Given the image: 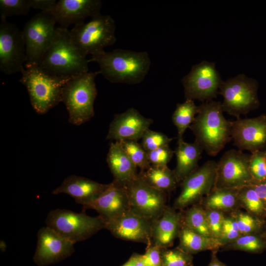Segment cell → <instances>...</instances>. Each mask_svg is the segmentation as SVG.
I'll return each mask as SVG.
<instances>
[{"label": "cell", "instance_id": "obj_1", "mask_svg": "<svg viewBox=\"0 0 266 266\" xmlns=\"http://www.w3.org/2000/svg\"><path fill=\"white\" fill-rule=\"evenodd\" d=\"M90 60L99 65L100 74L114 83L139 84L148 74L151 65L147 52L121 49L103 50L92 56Z\"/></svg>", "mask_w": 266, "mask_h": 266}, {"label": "cell", "instance_id": "obj_2", "mask_svg": "<svg viewBox=\"0 0 266 266\" xmlns=\"http://www.w3.org/2000/svg\"><path fill=\"white\" fill-rule=\"evenodd\" d=\"M220 101H209L198 106V112L189 128L197 143L207 154L216 156L232 139V122L223 115Z\"/></svg>", "mask_w": 266, "mask_h": 266}, {"label": "cell", "instance_id": "obj_3", "mask_svg": "<svg viewBox=\"0 0 266 266\" xmlns=\"http://www.w3.org/2000/svg\"><path fill=\"white\" fill-rule=\"evenodd\" d=\"M91 62L80 53L72 42L67 28L57 27L54 39L41 57L38 66L46 73L72 78L89 71Z\"/></svg>", "mask_w": 266, "mask_h": 266}, {"label": "cell", "instance_id": "obj_4", "mask_svg": "<svg viewBox=\"0 0 266 266\" xmlns=\"http://www.w3.org/2000/svg\"><path fill=\"white\" fill-rule=\"evenodd\" d=\"M19 81L28 92L35 112L44 114L62 101L63 88L70 79L48 74L38 65L24 67Z\"/></svg>", "mask_w": 266, "mask_h": 266}, {"label": "cell", "instance_id": "obj_5", "mask_svg": "<svg viewBox=\"0 0 266 266\" xmlns=\"http://www.w3.org/2000/svg\"><path fill=\"white\" fill-rule=\"evenodd\" d=\"M100 71L86 73L70 79L64 86L62 102L68 113V121L80 126L94 117L97 95L95 78Z\"/></svg>", "mask_w": 266, "mask_h": 266}, {"label": "cell", "instance_id": "obj_6", "mask_svg": "<svg viewBox=\"0 0 266 266\" xmlns=\"http://www.w3.org/2000/svg\"><path fill=\"white\" fill-rule=\"evenodd\" d=\"M114 19L109 15L100 13L87 23L74 25L69 33L80 54L86 58L88 55L92 56L113 45L116 41Z\"/></svg>", "mask_w": 266, "mask_h": 266}, {"label": "cell", "instance_id": "obj_7", "mask_svg": "<svg viewBox=\"0 0 266 266\" xmlns=\"http://www.w3.org/2000/svg\"><path fill=\"white\" fill-rule=\"evenodd\" d=\"M45 223L46 226L74 243L85 240L105 229V223L99 215L93 217L84 211L77 213L66 209L50 211Z\"/></svg>", "mask_w": 266, "mask_h": 266}, {"label": "cell", "instance_id": "obj_8", "mask_svg": "<svg viewBox=\"0 0 266 266\" xmlns=\"http://www.w3.org/2000/svg\"><path fill=\"white\" fill-rule=\"evenodd\" d=\"M258 88L257 81L244 74L223 81L219 93L223 98V111L237 119L258 108Z\"/></svg>", "mask_w": 266, "mask_h": 266}, {"label": "cell", "instance_id": "obj_9", "mask_svg": "<svg viewBox=\"0 0 266 266\" xmlns=\"http://www.w3.org/2000/svg\"><path fill=\"white\" fill-rule=\"evenodd\" d=\"M56 23L51 14L41 11L26 23L22 31L27 54L25 67L38 65L54 39Z\"/></svg>", "mask_w": 266, "mask_h": 266}, {"label": "cell", "instance_id": "obj_10", "mask_svg": "<svg viewBox=\"0 0 266 266\" xmlns=\"http://www.w3.org/2000/svg\"><path fill=\"white\" fill-rule=\"evenodd\" d=\"M125 187L131 211L153 221L161 215L166 206V193L151 186L139 173Z\"/></svg>", "mask_w": 266, "mask_h": 266}, {"label": "cell", "instance_id": "obj_11", "mask_svg": "<svg viewBox=\"0 0 266 266\" xmlns=\"http://www.w3.org/2000/svg\"><path fill=\"white\" fill-rule=\"evenodd\" d=\"M186 99L211 101L223 82L214 63L202 61L192 66L182 80Z\"/></svg>", "mask_w": 266, "mask_h": 266}, {"label": "cell", "instance_id": "obj_12", "mask_svg": "<svg viewBox=\"0 0 266 266\" xmlns=\"http://www.w3.org/2000/svg\"><path fill=\"white\" fill-rule=\"evenodd\" d=\"M251 154L240 150L225 152L217 163L214 188L238 189L253 179L249 168Z\"/></svg>", "mask_w": 266, "mask_h": 266}, {"label": "cell", "instance_id": "obj_13", "mask_svg": "<svg viewBox=\"0 0 266 266\" xmlns=\"http://www.w3.org/2000/svg\"><path fill=\"white\" fill-rule=\"evenodd\" d=\"M216 165L214 161H207L181 182V191L174 201V208L183 210L199 203L212 190Z\"/></svg>", "mask_w": 266, "mask_h": 266}, {"label": "cell", "instance_id": "obj_14", "mask_svg": "<svg viewBox=\"0 0 266 266\" xmlns=\"http://www.w3.org/2000/svg\"><path fill=\"white\" fill-rule=\"evenodd\" d=\"M27 62L22 33L16 25L0 18V70L6 75L21 72Z\"/></svg>", "mask_w": 266, "mask_h": 266}, {"label": "cell", "instance_id": "obj_15", "mask_svg": "<svg viewBox=\"0 0 266 266\" xmlns=\"http://www.w3.org/2000/svg\"><path fill=\"white\" fill-rule=\"evenodd\" d=\"M233 145L241 151L254 153L266 146V115L252 118H237L232 122Z\"/></svg>", "mask_w": 266, "mask_h": 266}, {"label": "cell", "instance_id": "obj_16", "mask_svg": "<svg viewBox=\"0 0 266 266\" xmlns=\"http://www.w3.org/2000/svg\"><path fill=\"white\" fill-rule=\"evenodd\" d=\"M153 220L137 215L128 210L105 222V229L116 238L144 243L152 242Z\"/></svg>", "mask_w": 266, "mask_h": 266}, {"label": "cell", "instance_id": "obj_17", "mask_svg": "<svg viewBox=\"0 0 266 266\" xmlns=\"http://www.w3.org/2000/svg\"><path fill=\"white\" fill-rule=\"evenodd\" d=\"M152 123L151 119L143 116L136 109L129 108L115 115L110 124L106 139L115 141H137Z\"/></svg>", "mask_w": 266, "mask_h": 266}, {"label": "cell", "instance_id": "obj_18", "mask_svg": "<svg viewBox=\"0 0 266 266\" xmlns=\"http://www.w3.org/2000/svg\"><path fill=\"white\" fill-rule=\"evenodd\" d=\"M95 210L105 223L130 210V203L125 185L113 180L93 202L83 207Z\"/></svg>", "mask_w": 266, "mask_h": 266}, {"label": "cell", "instance_id": "obj_19", "mask_svg": "<svg viewBox=\"0 0 266 266\" xmlns=\"http://www.w3.org/2000/svg\"><path fill=\"white\" fill-rule=\"evenodd\" d=\"M37 238L34 260L40 265L53 263L73 252L75 243L48 226L39 230Z\"/></svg>", "mask_w": 266, "mask_h": 266}, {"label": "cell", "instance_id": "obj_20", "mask_svg": "<svg viewBox=\"0 0 266 266\" xmlns=\"http://www.w3.org/2000/svg\"><path fill=\"white\" fill-rule=\"evenodd\" d=\"M101 5L100 0H60L50 14L60 27L67 28L100 14Z\"/></svg>", "mask_w": 266, "mask_h": 266}, {"label": "cell", "instance_id": "obj_21", "mask_svg": "<svg viewBox=\"0 0 266 266\" xmlns=\"http://www.w3.org/2000/svg\"><path fill=\"white\" fill-rule=\"evenodd\" d=\"M108 186V184H101L84 177L71 175L66 178L52 194H67L77 203L84 207L95 200Z\"/></svg>", "mask_w": 266, "mask_h": 266}, {"label": "cell", "instance_id": "obj_22", "mask_svg": "<svg viewBox=\"0 0 266 266\" xmlns=\"http://www.w3.org/2000/svg\"><path fill=\"white\" fill-rule=\"evenodd\" d=\"M183 212L166 206L161 215L153 221L152 241L162 249L173 245L182 225Z\"/></svg>", "mask_w": 266, "mask_h": 266}, {"label": "cell", "instance_id": "obj_23", "mask_svg": "<svg viewBox=\"0 0 266 266\" xmlns=\"http://www.w3.org/2000/svg\"><path fill=\"white\" fill-rule=\"evenodd\" d=\"M106 161L114 179L125 185L137 175V167L118 141L111 142Z\"/></svg>", "mask_w": 266, "mask_h": 266}, {"label": "cell", "instance_id": "obj_24", "mask_svg": "<svg viewBox=\"0 0 266 266\" xmlns=\"http://www.w3.org/2000/svg\"><path fill=\"white\" fill-rule=\"evenodd\" d=\"M174 151L176 166L173 171L179 184L199 167L198 162L203 151L195 141L188 143L182 139L177 140Z\"/></svg>", "mask_w": 266, "mask_h": 266}, {"label": "cell", "instance_id": "obj_25", "mask_svg": "<svg viewBox=\"0 0 266 266\" xmlns=\"http://www.w3.org/2000/svg\"><path fill=\"white\" fill-rule=\"evenodd\" d=\"M178 237V247L191 255L206 250L218 251L223 246L218 239L198 234L183 224Z\"/></svg>", "mask_w": 266, "mask_h": 266}, {"label": "cell", "instance_id": "obj_26", "mask_svg": "<svg viewBox=\"0 0 266 266\" xmlns=\"http://www.w3.org/2000/svg\"><path fill=\"white\" fill-rule=\"evenodd\" d=\"M237 192L238 189L213 188L199 204L204 209L230 213L240 207Z\"/></svg>", "mask_w": 266, "mask_h": 266}, {"label": "cell", "instance_id": "obj_27", "mask_svg": "<svg viewBox=\"0 0 266 266\" xmlns=\"http://www.w3.org/2000/svg\"><path fill=\"white\" fill-rule=\"evenodd\" d=\"M139 173L151 186L166 193L172 191L178 184L173 170L167 166L151 165Z\"/></svg>", "mask_w": 266, "mask_h": 266}, {"label": "cell", "instance_id": "obj_28", "mask_svg": "<svg viewBox=\"0 0 266 266\" xmlns=\"http://www.w3.org/2000/svg\"><path fill=\"white\" fill-rule=\"evenodd\" d=\"M198 112V106L191 99H186L184 102L176 105L172 120L177 130V140L183 139L185 131L194 121Z\"/></svg>", "mask_w": 266, "mask_h": 266}, {"label": "cell", "instance_id": "obj_29", "mask_svg": "<svg viewBox=\"0 0 266 266\" xmlns=\"http://www.w3.org/2000/svg\"><path fill=\"white\" fill-rule=\"evenodd\" d=\"M182 212L184 226L198 234L212 237L204 209L199 203L191 206Z\"/></svg>", "mask_w": 266, "mask_h": 266}, {"label": "cell", "instance_id": "obj_30", "mask_svg": "<svg viewBox=\"0 0 266 266\" xmlns=\"http://www.w3.org/2000/svg\"><path fill=\"white\" fill-rule=\"evenodd\" d=\"M240 206L249 214L262 220H266V210L261 199L250 186L246 185L238 189Z\"/></svg>", "mask_w": 266, "mask_h": 266}, {"label": "cell", "instance_id": "obj_31", "mask_svg": "<svg viewBox=\"0 0 266 266\" xmlns=\"http://www.w3.org/2000/svg\"><path fill=\"white\" fill-rule=\"evenodd\" d=\"M221 248L223 250H239L251 253H261L266 250V239L261 233L241 235Z\"/></svg>", "mask_w": 266, "mask_h": 266}, {"label": "cell", "instance_id": "obj_32", "mask_svg": "<svg viewBox=\"0 0 266 266\" xmlns=\"http://www.w3.org/2000/svg\"><path fill=\"white\" fill-rule=\"evenodd\" d=\"M230 213L234 217L241 235L262 233L265 221L239 209Z\"/></svg>", "mask_w": 266, "mask_h": 266}, {"label": "cell", "instance_id": "obj_33", "mask_svg": "<svg viewBox=\"0 0 266 266\" xmlns=\"http://www.w3.org/2000/svg\"><path fill=\"white\" fill-rule=\"evenodd\" d=\"M118 142L131 160L141 171L146 170L151 166L148 161L147 152L137 141L122 140Z\"/></svg>", "mask_w": 266, "mask_h": 266}, {"label": "cell", "instance_id": "obj_34", "mask_svg": "<svg viewBox=\"0 0 266 266\" xmlns=\"http://www.w3.org/2000/svg\"><path fill=\"white\" fill-rule=\"evenodd\" d=\"M32 8L31 0H0V18L26 15Z\"/></svg>", "mask_w": 266, "mask_h": 266}, {"label": "cell", "instance_id": "obj_35", "mask_svg": "<svg viewBox=\"0 0 266 266\" xmlns=\"http://www.w3.org/2000/svg\"><path fill=\"white\" fill-rule=\"evenodd\" d=\"M163 266H193V257L178 247L172 249H164L162 252Z\"/></svg>", "mask_w": 266, "mask_h": 266}, {"label": "cell", "instance_id": "obj_36", "mask_svg": "<svg viewBox=\"0 0 266 266\" xmlns=\"http://www.w3.org/2000/svg\"><path fill=\"white\" fill-rule=\"evenodd\" d=\"M141 145L147 152L152 151L158 148L169 146L173 138L168 137L164 133L147 130L144 133L142 138Z\"/></svg>", "mask_w": 266, "mask_h": 266}, {"label": "cell", "instance_id": "obj_37", "mask_svg": "<svg viewBox=\"0 0 266 266\" xmlns=\"http://www.w3.org/2000/svg\"><path fill=\"white\" fill-rule=\"evenodd\" d=\"M225 213L219 240L224 245L231 243L241 235L234 217L231 213Z\"/></svg>", "mask_w": 266, "mask_h": 266}, {"label": "cell", "instance_id": "obj_38", "mask_svg": "<svg viewBox=\"0 0 266 266\" xmlns=\"http://www.w3.org/2000/svg\"><path fill=\"white\" fill-rule=\"evenodd\" d=\"M249 168L253 179L266 178V149L251 153Z\"/></svg>", "mask_w": 266, "mask_h": 266}, {"label": "cell", "instance_id": "obj_39", "mask_svg": "<svg viewBox=\"0 0 266 266\" xmlns=\"http://www.w3.org/2000/svg\"><path fill=\"white\" fill-rule=\"evenodd\" d=\"M204 211L212 237L219 239L221 233L225 213L220 211L212 209H204Z\"/></svg>", "mask_w": 266, "mask_h": 266}, {"label": "cell", "instance_id": "obj_40", "mask_svg": "<svg viewBox=\"0 0 266 266\" xmlns=\"http://www.w3.org/2000/svg\"><path fill=\"white\" fill-rule=\"evenodd\" d=\"M174 154V151L169 146L147 152L148 161L151 165L153 166H167Z\"/></svg>", "mask_w": 266, "mask_h": 266}, {"label": "cell", "instance_id": "obj_41", "mask_svg": "<svg viewBox=\"0 0 266 266\" xmlns=\"http://www.w3.org/2000/svg\"><path fill=\"white\" fill-rule=\"evenodd\" d=\"M164 249L153 242L147 245L145 253L141 255L142 260L146 266H163L162 252Z\"/></svg>", "mask_w": 266, "mask_h": 266}, {"label": "cell", "instance_id": "obj_42", "mask_svg": "<svg viewBox=\"0 0 266 266\" xmlns=\"http://www.w3.org/2000/svg\"><path fill=\"white\" fill-rule=\"evenodd\" d=\"M248 185L256 192L266 210V178L262 180L253 178Z\"/></svg>", "mask_w": 266, "mask_h": 266}, {"label": "cell", "instance_id": "obj_43", "mask_svg": "<svg viewBox=\"0 0 266 266\" xmlns=\"http://www.w3.org/2000/svg\"><path fill=\"white\" fill-rule=\"evenodd\" d=\"M32 7L41 12L51 13L57 1L55 0H31Z\"/></svg>", "mask_w": 266, "mask_h": 266}, {"label": "cell", "instance_id": "obj_44", "mask_svg": "<svg viewBox=\"0 0 266 266\" xmlns=\"http://www.w3.org/2000/svg\"><path fill=\"white\" fill-rule=\"evenodd\" d=\"M217 252L213 251L211 259L208 266H226L225 264L221 262L217 257Z\"/></svg>", "mask_w": 266, "mask_h": 266}, {"label": "cell", "instance_id": "obj_45", "mask_svg": "<svg viewBox=\"0 0 266 266\" xmlns=\"http://www.w3.org/2000/svg\"><path fill=\"white\" fill-rule=\"evenodd\" d=\"M136 255L132 256L130 259L122 266H135Z\"/></svg>", "mask_w": 266, "mask_h": 266}, {"label": "cell", "instance_id": "obj_46", "mask_svg": "<svg viewBox=\"0 0 266 266\" xmlns=\"http://www.w3.org/2000/svg\"><path fill=\"white\" fill-rule=\"evenodd\" d=\"M135 266H146L142 260L141 255L136 254Z\"/></svg>", "mask_w": 266, "mask_h": 266}, {"label": "cell", "instance_id": "obj_47", "mask_svg": "<svg viewBox=\"0 0 266 266\" xmlns=\"http://www.w3.org/2000/svg\"><path fill=\"white\" fill-rule=\"evenodd\" d=\"M6 248V244L3 240H0V248L2 251H4Z\"/></svg>", "mask_w": 266, "mask_h": 266}, {"label": "cell", "instance_id": "obj_48", "mask_svg": "<svg viewBox=\"0 0 266 266\" xmlns=\"http://www.w3.org/2000/svg\"><path fill=\"white\" fill-rule=\"evenodd\" d=\"M261 234L263 235V236L265 237L266 239V220L265 221L264 226L263 228V230Z\"/></svg>", "mask_w": 266, "mask_h": 266}]
</instances>
